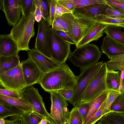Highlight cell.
Instances as JSON below:
<instances>
[{
  "mask_svg": "<svg viewBox=\"0 0 124 124\" xmlns=\"http://www.w3.org/2000/svg\"><path fill=\"white\" fill-rule=\"evenodd\" d=\"M77 76L65 63L57 68L43 73L38 83L45 92L50 93L62 89L73 88Z\"/></svg>",
  "mask_w": 124,
  "mask_h": 124,
  "instance_id": "obj_1",
  "label": "cell"
},
{
  "mask_svg": "<svg viewBox=\"0 0 124 124\" xmlns=\"http://www.w3.org/2000/svg\"><path fill=\"white\" fill-rule=\"evenodd\" d=\"M22 10L21 19L13 26L9 35L16 43L19 52L21 50L28 51L31 50L29 45L30 40L35 34L34 26L35 10L26 16Z\"/></svg>",
  "mask_w": 124,
  "mask_h": 124,
  "instance_id": "obj_2",
  "label": "cell"
},
{
  "mask_svg": "<svg viewBox=\"0 0 124 124\" xmlns=\"http://www.w3.org/2000/svg\"><path fill=\"white\" fill-rule=\"evenodd\" d=\"M102 53L95 44H89L76 47L68 59L76 66L83 68L98 62Z\"/></svg>",
  "mask_w": 124,
  "mask_h": 124,
  "instance_id": "obj_3",
  "label": "cell"
},
{
  "mask_svg": "<svg viewBox=\"0 0 124 124\" xmlns=\"http://www.w3.org/2000/svg\"><path fill=\"white\" fill-rule=\"evenodd\" d=\"M103 63V61L83 68H80V73L77 76L76 84L73 88L71 99L67 101L73 106L79 102L92 79Z\"/></svg>",
  "mask_w": 124,
  "mask_h": 124,
  "instance_id": "obj_4",
  "label": "cell"
},
{
  "mask_svg": "<svg viewBox=\"0 0 124 124\" xmlns=\"http://www.w3.org/2000/svg\"><path fill=\"white\" fill-rule=\"evenodd\" d=\"M107 70L105 62L92 79L79 103H90L107 90L106 80Z\"/></svg>",
  "mask_w": 124,
  "mask_h": 124,
  "instance_id": "obj_5",
  "label": "cell"
},
{
  "mask_svg": "<svg viewBox=\"0 0 124 124\" xmlns=\"http://www.w3.org/2000/svg\"><path fill=\"white\" fill-rule=\"evenodd\" d=\"M51 59L60 64L65 63L72 52L71 44L63 40L55 33L48 24Z\"/></svg>",
  "mask_w": 124,
  "mask_h": 124,
  "instance_id": "obj_6",
  "label": "cell"
},
{
  "mask_svg": "<svg viewBox=\"0 0 124 124\" xmlns=\"http://www.w3.org/2000/svg\"><path fill=\"white\" fill-rule=\"evenodd\" d=\"M0 85L4 88L20 91L26 87L21 63L17 66L0 73Z\"/></svg>",
  "mask_w": 124,
  "mask_h": 124,
  "instance_id": "obj_7",
  "label": "cell"
},
{
  "mask_svg": "<svg viewBox=\"0 0 124 124\" xmlns=\"http://www.w3.org/2000/svg\"><path fill=\"white\" fill-rule=\"evenodd\" d=\"M74 14L75 18L73 23L72 38L76 46L98 23L94 18L80 14Z\"/></svg>",
  "mask_w": 124,
  "mask_h": 124,
  "instance_id": "obj_8",
  "label": "cell"
},
{
  "mask_svg": "<svg viewBox=\"0 0 124 124\" xmlns=\"http://www.w3.org/2000/svg\"><path fill=\"white\" fill-rule=\"evenodd\" d=\"M20 91L22 98L31 105L33 111L41 115L46 120L52 116L50 113L47 111L43 98L37 89L31 85L26 86Z\"/></svg>",
  "mask_w": 124,
  "mask_h": 124,
  "instance_id": "obj_9",
  "label": "cell"
},
{
  "mask_svg": "<svg viewBox=\"0 0 124 124\" xmlns=\"http://www.w3.org/2000/svg\"><path fill=\"white\" fill-rule=\"evenodd\" d=\"M0 4V9L4 12L8 24L14 26L21 18V0H1Z\"/></svg>",
  "mask_w": 124,
  "mask_h": 124,
  "instance_id": "obj_10",
  "label": "cell"
},
{
  "mask_svg": "<svg viewBox=\"0 0 124 124\" xmlns=\"http://www.w3.org/2000/svg\"><path fill=\"white\" fill-rule=\"evenodd\" d=\"M38 33L35 45V49L51 58L48 24L42 17L38 23Z\"/></svg>",
  "mask_w": 124,
  "mask_h": 124,
  "instance_id": "obj_11",
  "label": "cell"
},
{
  "mask_svg": "<svg viewBox=\"0 0 124 124\" xmlns=\"http://www.w3.org/2000/svg\"><path fill=\"white\" fill-rule=\"evenodd\" d=\"M21 64L26 86L38 83L43 73L34 62L29 57L22 61Z\"/></svg>",
  "mask_w": 124,
  "mask_h": 124,
  "instance_id": "obj_12",
  "label": "cell"
},
{
  "mask_svg": "<svg viewBox=\"0 0 124 124\" xmlns=\"http://www.w3.org/2000/svg\"><path fill=\"white\" fill-rule=\"evenodd\" d=\"M28 53V57L36 64L43 73L48 72L60 65V64L35 49H31Z\"/></svg>",
  "mask_w": 124,
  "mask_h": 124,
  "instance_id": "obj_13",
  "label": "cell"
},
{
  "mask_svg": "<svg viewBox=\"0 0 124 124\" xmlns=\"http://www.w3.org/2000/svg\"><path fill=\"white\" fill-rule=\"evenodd\" d=\"M101 49L110 60L112 57L124 54V46L108 35L104 38Z\"/></svg>",
  "mask_w": 124,
  "mask_h": 124,
  "instance_id": "obj_14",
  "label": "cell"
},
{
  "mask_svg": "<svg viewBox=\"0 0 124 124\" xmlns=\"http://www.w3.org/2000/svg\"><path fill=\"white\" fill-rule=\"evenodd\" d=\"M18 46L9 34L0 35V56H8L18 52Z\"/></svg>",
  "mask_w": 124,
  "mask_h": 124,
  "instance_id": "obj_15",
  "label": "cell"
},
{
  "mask_svg": "<svg viewBox=\"0 0 124 124\" xmlns=\"http://www.w3.org/2000/svg\"><path fill=\"white\" fill-rule=\"evenodd\" d=\"M106 63L107 70H119L121 71L120 83L119 91L122 93H124L123 81L124 79V54L112 57L110 60Z\"/></svg>",
  "mask_w": 124,
  "mask_h": 124,
  "instance_id": "obj_16",
  "label": "cell"
},
{
  "mask_svg": "<svg viewBox=\"0 0 124 124\" xmlns=\"http://www.w3.org/2000/svg\"><path fill=\"white\" fill-rule=\"evenodd\" d=\"M69 113L67 108H62L51 102L50 114L57 124H67Z\"/></svg>",
  "mask_w": 124,
  "mask_h": 124,
  "instance_id": "obj_17",
  "label": "cell"
},
{
  "mask_svg": "<svg viewBox=\"0 0 124 124\" xmlns=\"http://www.w3.org/2000/svg\"><path fill=\"white\" fill-rule=\"evenodd\" d=\"M106 25L97 23L93 29L88 35L83 39L76 46L79 47L89 44L93 41H96L103 35V33Z\"/></svg>",
  "mask_w": 124,
  "mask_h": 124,
  "instance_id": "obj_18",
  "label": "cell"
},
{
  "mask_svg": "<svg viewBox=\"0 0 124 124\" xmlns=\"http://www.w3.org/2000/svg\"><path fill=\"white\" fill-rule=\"evenodd\" d=\"M106 4H97L77 8L72 12L95 18L101 14Z\"/></svg>",
  "mask_w": 124,
  "mask_h": 124,
  "instance_id": "obj_19",
  "label": "cell"
},
{
  "mask_svg": "<svg viewBox=\"0 0 124 124\" xmlns=\"http://www.w3.org/2000/svg\"><path fill=\"white\" fill-rule=\"evenodd\" d=\"M18 52L8 56H0V73L11 69L21 63Z\"/></svg>",
  "mask_w": 124,
  "mask_h": 124,
  "instance_id": "obj_20",
  "label": "cell"
},
{
  "mask_svg": "<svg viewBox=\"0 0 124 124\" xmlns=\"http://www.w3.org/2000/svg\"><path fill=\"white\" fill-rule=\"evenodd\" d=\"M0 99L24 112L33 111L31 105L23 98H11L0 94Z\"/></svg>",
  "mask_w": 124,
  "mask_h": 124,
  "instance_id": "obj_21",
  "label": "cell"
},
{
  "mask_svg": "<svg viewBox=\"0 0 124 124\" xmlns=\"http://www.w3.org/2000/svg\"><path fill=\"white\" fill-rule=\"evenodd\" d=\"M121 74L119 71L107 70L106 80L107 90L119 91Z\"/></svg>",
  "mask_w": 124,
  "mask_h": 124,
  "instance_id": "obj_22",
  "label": "cell"
},
{
  "mask_svg": "<svg viewBox=\"0 0 124 124\" xmlns=\"http://www.w3.org/2000/svg\"><path fill=\"white\" fill-rule=\"evenodd\" d=\"M103 33L124 46V25H106Z\"/></svg>",
  "mask_w": 124,
  "mask_h": 124,
  "instance_id": "obj_23",
  "label": "cell"
},
{
  "mask_svg": "<svg viewBox=\"0 0 124 124\" xmlns=\"http://www.w3.org/2000/svg\"><path fill=\"white\" fill-rule=\"evenodd\" d=\"M108 90H106L97 97L90 103L88 115L83 123L86 124L90 118L97 111L102 103L106 99L108 95Z\"/></svg>",
  "mask_w": 124,
  "mask_h": 124,
  "instance_id": "obj_24",
  "label": "cell"
},
{
  "mask_svg": "<svg viewBox=\"0 0 124 124\" xmlns=\"http://www.w3.org/2000/svg\"><path fill=\"white\" fill-rule=\"evenodd\" d=\"M24 112L0 99V118L5 119L11 116L21 115Z\"/></svg>",
  "mask_w": 124,
  "mask_h": 124,
  "instance_id": "obj_25",
  "label": "cell"
},
{
  "mask_svg": "<svg viewBox=\"0 0 124 124\" xmlns=\"http://www.w3.org/2000/svg\"><path fill=\"white\" fill-rule=\"evenodd\" d=\"M100 121L105 124H124V113L110 112L103 116Z\"/></svg>",
  "mask_w": 124,
  "mask_h": 124,
  "instance_id": "obj_26",
  "label": "cell"
},
{
  "mask_svg": "<svg viewBox=\"0 0 124 124\" xmlns=\"http://www.w3.org/2000/svg\"><path fill=\"white\" fill-rule=\"evenodd\" d=\"M75 16L72 12L63 14L61 17V24L65 32L72 39L73 23Z\"/></svg>",
  "mask_w": 124,
  "mask_h": 124,
  "instance_id": "obj_27",
  "label": "cell"
},
{
  "mask_svg": "<svg viewBox=\"0 0 124 124\" xmlns=\"http://www.w3.org/2000/svg\"><path fill=\"white\" fill-rule=\"evenodd\" d=\"M21 116L23 124H38L43 117L33 111L24 112Z\"/></svg>",
  "mask_w": 124,
  "mask_h": 124,
  "instance_id": "obj_28",
  "label": "cell"
},
{
  "mask_svg": "<svg viewBox=\"0 0 124 124\" xmlns=\"http://www.w3.org/2000/svg\"><path fill=\"white\" fill-rule=\"evenodd\" d=\"M95 19L98 23L106 25H124V18H111L100 14Z\"/></svg>",
  "mask_w": 124,
  "mask_h": 124,
  "instance_id": "obj_29",
  "label": "cell"
},
{
  "mask_svg": "<svg viewBox=\"0 0 124 124\" xmlns=\"http://www.w3.org/2000/svg\"><path fill=\"white\" fill-rule=\"evenodd\" d=\"M107 97L104 106L102 111V117L106 114L110 112L111 105L116 97L122 93L119 91L113 90L108 91Z\"/></svg>",
  "mask_w": 124,
  "mask_h": 124,
  "instance_id": "obj_30",
  "label": "cell"
},
{
  "mask_svg": "<svg viewBox=\"0 0 124 124\" xmlns=\"http://www.w3.org/2000/svg\"><path fill=\"white\" fill-rule=\"evenodd\" d=\"M110 112L124 113V93H121L116 98L110 108Z\"/></svg>",
  "mask_w": 124,
  "mask_h": 124,
  "instance_id": "obj_31",
  "label": "cell"
},
{
  "mask_svg": "<svg viewBox=\"0 0 124 124\" xmlns=\"http://www.w3.org/2000/svg\"><path fill=\"white\" fill-rule=\"evenodd\" d=\"M101 14L111 18H124V13L114 9L106 3Z\"/></svg>",
  "mask_w": 124,
  "mask_h": 124,
  "instance_id": "obj_32",
  "label": "cell"
},
{
  "mask_svg": "<svg viewBox=\"0 0 124 124\" xmlns=\"http://www.w3.org/2000/svg\"><path fill=\"white\" fill-rule=\"evenodd\" d=\"M67 124H83L77 107H74L70 112Z\"/></svg>",
  "mask_w": 124,
  "mask_h": 124,
  "instance_id": "obj_33",
  "label": "cell"
},
{
  "mask_svg": "<svg viewBox=\"0 0 124 124\" xmlns=\"http://www.w3.org/2000/svg\"><path fill=\"white\" fill-rule=\"evenodd\" d=\"M50 93V99L51 102L62 108H67L68 104L66 100L55 91L52 92Z\"/></svg>",
  "mask_w": 124,
  "mask_h": 124,
  "instance_id": "obj_34",
  "label": "cell"
},
{
  "mask_svg": "<svg viewBox=\"0 0 124 124\" xmlns=\"http://www.w3.org/2000/svg\"><path fill=\"white\" fill-rule=\"evenodd\" d=\"M76 8L99 4L106 3L105 0H71Z\"/></svg>",
  "mask_w": 124,
  "mask_h": 124,
  "instance_id": "obj_35",
  "label": "cell"
},
{
  "mask_svg": "<svg viewBox=\"0 0 124 124\" xmlns=\"http://www.w3.org/2000/svg\"><path fill=\"white\" fill-rule=\"evenodd\" d=\"M34 0H21L22 9L25 16L35 10Z\"/></svg>",
  "mask_w": 124,
  "mask_h": 124,
  "instance_id": "obj_36",
  "label": "cell"
},
{
  "mask_svg": "<svg viewBox=\"0 0 124 124\" xmlns=\"http://www.w3.org/2000/svg\"><path fill=\"white\" fill-rule=\"evenodd\" d=\"M90 104V103H79L74 106V107L77 108L83 123L88 115Z\"/></svg>",
  "mask_w": 124,
  "mask_h": 124,
  "instance_id": "obj_37",
  "label": "cell"
},
{
  "mask_svg": "<svg viewBox=\"0 0 124 124\" xmlns=\"http://www.w3.org/2000/svg\"><path fill=\"white\" fill-rule=\"evenodd\" d=\"M42 17L49 25V7L48 0H39Z\"/></svg>",
  "mask_w": 124,
  "mask_h": 124,
  "instance_id": "obj_38",
  "label": "cell"
},
{
  "mask_svg": "<svg viewBox=\"0 0 124 124\" xmlns=\"http://www.w3.org/2000/svg\"><path fill=\"white\" fill-rule=\"evenodd\" d=\"M106 3L124 14V0H105Z\"/></svg>",
  "mask_w": 124,
  "mask_h": 124,
  "instance_id": "obj_39",
  "label": "cell"
},
{
  "mask_svg": "<svg viewBox=\"0 0 124 124\" xmlns=\"http://www.w3.org/2000/svg\"><path fill=\"white\" fill-rule=\"evenodd\" d=\"M49 7V25L52 26L55 18L57 0H48Z\"/></svg>",
  "mask_w": 124,
  "mask_h": 124,
  "instance_id": "obj_40",
  "label": "cell"
},
{
  "mask_svg": "<svg viewBox=\"0 0 124 124\" xmlns=\"http://www.w3.org/2000/svg\"><path fill=\"white\" fill-rule=\"evenodd\" d=\"M0 94L13 98H22V94L20 91H17L1 88Z\"/></svg>",
  "mask_w": 124,
  "mask_h": 124,
  "instance_id": "obj_41",
  "label": "cell"
},
{
  "mask_svg": "<svg viewBox=\"0 0 124 124\" xmlns=\"http://www.w3.org/2000/svg\"><path fill=\"white\" fill-rule=\"evenodd\" d=\"M105 101L102 103L97 111L90 118L86 124H95L97 121L100 120L102 117V111Z\"/></svg>",
  "mask_w": 124,
  "mask_h": 124,
  "instance_id": "obj_42",
  "label": "cell"
},
{
  "mask_svg": "<svg viewBox=\"0 0 124 124\" xmlns=\"http://www.w3.org/2000/svg\"><path fill=\"white\" fill-rule=\"evenodd\" d=\"M55 92L58 93L63 98L68 101L71 98L73 93V88L64 89Z\"/></svg>",
  "mask_w": 124,
  "mask_h": 124,
  "instance_id": "obj_43",
  "label": "cell"
},
{
  "mask_svg": "<svg viewBox=\"0 0 124 124\" xmlns=\"http://www.w3.org/2000/svg\"><path fill=\"white\" fill-rule=\"evenodd\" d=\"M33 1L35 7V19L38 23L41 20L42 17L40 2L39 0H34Z\"/></svg>",
  "mask_w": 124,
  "mask_h": 124,
  "instance_id": "obj_44",
  "label": "cell"
},
{
  "mask_svg": "<svg viewBox=\"0 0 124 124\" xmlns=\"http://www.w3.org/2000/svg\"><path fill=\"white\" fill-rule=\"evenodd\" d=\"M8 119H4L5 124H23L21 115H16L9 117Z\"/></svg>",
  "mask_w": 124,
  "mask_h": 124,
  "instance_id": "obj_45",
  "label": "cell"
},
{
  "mask_svg": "<svg viewBox=\"0 0 124 124\" xmlns=\"http://www.w3.org/2000/svg\"><path fill=\"white\" fill-rule=\"evenodd\" d=\"M61 16H58L55 17L51 28L54 30L59 31L65 32L61 24Z\"/></svg>",
  "mask_w": 124,
  "mask_h": 124,
  "instance_id": "obj_46",
  "label": "cell"
},
{
  "mask_svg": "<svg viewBox=\"0 0 124 124\" xmlns=\"http://www.w3.org/2000/svg\"><path fill=\"white\" fill-rule=\"evenodd\" d=\"M51 29L55 33L65 41L71 44L75 45V43L73 40L65 32L61 31L54 30L52 29Z\"/></svg>",
  "mask_w": 124,
  "mask_h": 124,
  "instance_id": "obj_47",
  "label": "cell"
},
{
  "mask_svg": "<svg viewBox=\"0 0 124 124\" xmlns=\"http://www.w3.org/2000/svg\"><path fill=\"white\" fill-rule=\"evenodd\" d=\"M58 3L73 12L76 7L71 0H57Z\"/></svg>",
  "mask_w": 124,
  "mask_h": 124,
  "instance_id": "obj_48",
  "label": "cell"
},
{
  "mask_svg": "<svg viewBox=\"0 0 124 124\" xmlns=\"http://www.w3.org/2000/svg\"><path fill=\"white\" fill-rule=\"evenodd\" d=\"M72 12L63 6L59 4L57 1L56 5L55 17L58 16H61L65 13Z\"/></svg>",
  "mask_w": 124,
  "mask_h": 124,
  "instance_id": "obj_49",
  "label": "cell"
},
{
  "mask_svg": "<svg viewBox=\"0 0 124 124\" xmlns=\"http://www.w3.org/2000/svg\"><path fill=\"white\" fill-rule=\"evenodd\" d=\"M47 120L43 117L42 119L38 124H47Z\"/></svg>",
  "mask_w": 124,
  "mask_h": 124,
  "instance_id": "obj_50",
  "label": "cell"
},
{
  "mask_svg": "<svg viewBox=\"0 0 124 124\" xmlns=\"http://www.w3.org/2000/svg\"><path fill=\"white\" fill-rule=\"evenodd\" d=\"M5 121L4 118H0V124H5Z\"/></svg>",
  "mask_w": 124,
  "mask_h": 124,
  "instance_id": "obj_51",
  "label": "cell"
},
{
  "mask_svg": "<svg viewBox=\"0 0 124 124\" xmlns=\"http://www.w3.org/2000/svg\"><path fill=\"white\" fill-rule=\"evenodd\" d=\"M123 85L124 90V79H123Z\"/></svg>",
  "mask_w": 124,
  "mask_h": 124,
  "instance_id": "obj_52",
  "label": "cell"
},
{
  "mask_svg": "<svg viewBox=\"0 0 124 124\" xmlns=\"http://www.w3.org/2000/svg\"><path fill=\"white\" fill-rule=\"evenodd\" d=\"M97 124H105L104 123H102L100 121H99V122Z\"/></svg>",
  "mask_w": 124,
  "mask_h": 124,
  "instance_id": "obj_53",
  "label": "cell"
},
{
  "mask_svg": "<svg viewBox=\"0 0 124 124\" xmlns=\"http://www.w3.org/2000/svg\"><path fill=\"white\" fill-rule=\"evenodd\" d=\"M47 124H51L50 123H49L48 122L47 123Z\"/></svg>",
  "mask_w": 124,
  "mask_h": 124,
  "instance_id": "obj_54",
  "label": "cell"
},
{
  "mask_svg": "<svg viewBox=\"0 0 124 124\" xmlns=\"http://www.w3.org/2000/svg\"></svg>",
  "mask_w": 124,
  "mask_h": 124,
  "instance_id": "obj_55",
  "label": "cell"
}]
</instances>
